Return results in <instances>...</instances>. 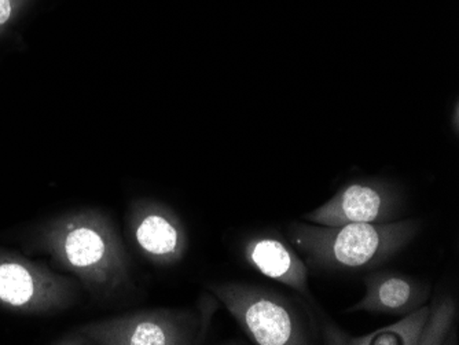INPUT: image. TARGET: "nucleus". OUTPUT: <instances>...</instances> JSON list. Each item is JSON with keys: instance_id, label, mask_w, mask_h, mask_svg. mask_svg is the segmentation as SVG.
<instances>
[{"instance_id": "obj_1", "label": "nucleus", "mask_w": 459, "mask_h": 345, "mask_svg": "<svg viewBox=\"0 0 459 345\" xmlns=\"http://www.w3.org/2000/svg\"><path fill=\"white\" fill-rule=\"evenodd\" d=\"M39 248L95 298H112L130 282V259L112 220L97 210L65 213L39 231Z\"/></svg>"}, {"instance_id": "obj_2", "label": "nucleus", "mask_w": 459, "mask_h": 345, "mask_svg": "<svg viewBox=\"0 0 459 345\" xmlns=\"http://www.w3.org/2000/svg\"><path fill=\"white\" fill-rule=\"evenodd\" d=\"M419 228L417 220L342 226L293 223L289 238L316 269L365 270L380 266L401 252Z\"/></svg>"}, {"instance_id": "obj_3", "label": "nucleus", "mask_w": 459, "mask_h": 345, "mask_svg": "<svg viewBox=\"0 0 459 345\" xmlns=\"http://www.w3.org/2000/svg\"><path fill=\"white\" fill-rule=\"evenodd\" d=\"M210 290L255 344H308L306 323L283 296L238 282L211 285Z\"/></svg>"}, {"instance_id": "obj_4", "label": "nucleus", "mask_w": 459, "mask_h": 345, "mask_svg": "<svg viewBox=\"0 0 459 345\" xmlns=\"http://www.w3.org/2000/svg\"><path fill=\"white\" fill-rule=\"evenodd\" d=\"M200 326L185 311L148 310L82 324L54 344L185 345L200 341Z\"/></svg>"}, {"instance_id": "obj_5", "label": "nucleus", "mask_w": 459, "mask_h": 345, "mask_svg": "<svg viewBox=\"0 0 459 345\" xmlns=\"http://www.w3.org/2000/svg\"><path fill=\"white\" fill-rule=\"evenodd\" d=\"M76 288L74 280L43 263L0 249V308L30 315L56 313L74 303Z\"/></svg>"}, {"instance_id": "obj_6", "label": "nucleus", "mask_w": 459, "mask_h": 345, "mask_svg": "<svg viewBox=\"0 0 459 345\" xmlns=\"http://www.w3.org/2000/svg\"><path fill=\"white\" fill-rule=\"evenodd\" d=\"M128 230L142 256L159 266L185 257L189 238L179 216L161 203L135 201L128 211Z\"/></svg>"}, {"instance_id": "obj_7", "label": "nucleus", "mask_w": 459, "mask_h": 345, "mask_svg": "<svg viewBox=\"0 0 459 345\" xmlns=\"http://www.w3.org/2000/svg\"><path fill=\"white\" fill-rule=\"evenodd\" d=\"M399 195L394 187L381 182H355L342 187L322 207L304 216L319 226L348 223H384L398 213Z\"/></svg>"}, {"instance_id": "obj_8", "label": "nucleus", "mask_w": 459, "mask_h": 345, "mask_svg": "<svg viewBox=\"0 0 459 345\" xmlns=\"http://www.w3.org/2000/svg\"><path fill=\"white\" fill-rule=\"evenodd\" d=\"M244 256L260 274L308 295L307 264L275 237L257 236L245 244Z\"/></svg>"}, {"instance_id": "obj_9", "label": "nucleus", "mask_w": 459, "mask_h": 345, "mask_svg": "<svg viewBox=\"0 0 459 345\" xmlns=\"http://www.w3.org/2000/svg\"><path fill=\"white\" fill-rule=\"evenodd\" d=\"M366 295L350 311L409 314L427 300V288L398 274H374L366 278Z\"/></svg>"}, {"instance_id": "obj_10", "label": "nucleus", "mask_w": 459, "mask_h": 345, "mask_svg": "<svg viewBox=\"0 0 459 345\" xmlns=\"http://www.w3.org/2000/svg\"><path fill=\"white\" fill-rule=\"evenodd\" d=\"M428 313H429V307L417 308L409 313V315L399 321L398 323L389 324L386 328L371 332L366 336L345 337V339L334 337L326 341L333 342V344L355 345L419 344Z\"/></svg>"}, {"instance_id": "obj_11", "label": "nucleus", "mask_w": 459, "mask_h": 345, "mask_svg": "<svg viewBox=\"0 0 459 345\" xmlns=\"http://www.w3.org/2000/svg\"><path fill=\"white\" fill-rule=\"evenodd\" d=\"M455 313V306L451 298H443L433 304L429 307L419 344H443L450 333Z\"/></svg>"}, {"instance_id": "obj_12", "label": "nucleus", "mask_w": 459, "mask_h": 345, "mask_svg": "<svg viewBox=\"0 0 459 345\" xmlns=\"http://www.w3.org/2000/svg\"><path fill=\"white\" fill-rule=\"evenodd\" d=\"M27 4L28 0H0V36L4 35Z\"/></svg>"}]
</instances>
